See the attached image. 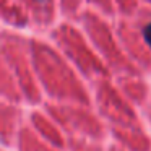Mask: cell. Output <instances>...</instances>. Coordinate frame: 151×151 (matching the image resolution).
I'll return each mask as SVG.
<instances>
[{
  "mask_svg": "<svg viewBox=\"0 0 151 151\" xmlns=\"http://www.w3.org/2000/svg\"><path fill=\"white\" fill-rule=\"evenodd\" d=\"M143 37L146 41V44L151 47V23H148L146 26L143 28Z\"/></svg>",
  "mask_w": 151,
  "mask_h": 151,
  "instance_id": "obj_1",
  "label": "cell"
},
{
  "mask_svg": "<svg viewBox=\"0 0 151 151\" xmlns=\"http://www.w3.org/2000/svg\"><path fill=\"white\" fill-rule=\"evenodd\" d=\"M36 2H44V0H36Z\"/></svg>",
  "mask_w": 151,
  "mask_h": 151,
  "instance_id": "obj_2",
  "label": "cell"
}]
</instances>
